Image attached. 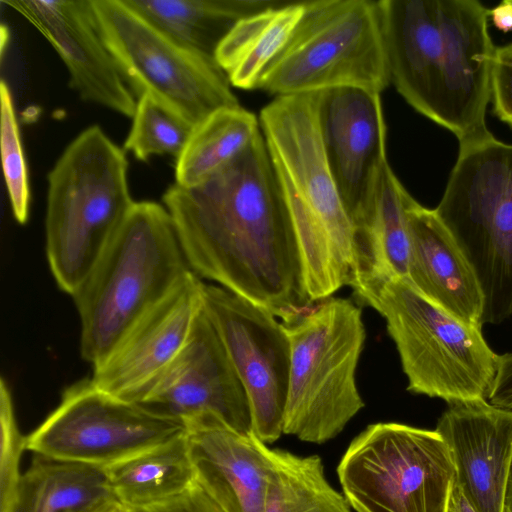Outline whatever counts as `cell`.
Segmentation results:
<instances>
[{
	"mask_svg": "<svg viewBox=\"0 0 512 512\" xmlns=\"http://www.w3.org/2000/svg\"><path fill=\"white\" fill-rule=\"evenodd\" d=\"M0 32H1L0 48H1V56H2L3 55V51L5 49V43L8 40L7 28L4 25H1Z\"/></svg>",
	"mask_w": 512,
	"mask_h": 512,
	"instance_id": "obj_38",
	"label": "cell"
},
{
	"mask_svg": "<svg viewBox=\"0 0 512 512\" xmlns=\"http://www.w3.org/2000/svg\"><path fill=\"white\" fill-rule=\"evenodd\" d=\"M488 402L496 407L512 410V352L499 355L497 373Z\"/></svg>",
	"mask_w": 512,
	"mask_h": 512,
	"instance_id": "obj_33",
	"label": "cell"
},
{
	"mask_svg": "<svg viewBox=\"0 0 512 512\" xmlns=\"http://www.w3.org/2000/svg\"><path fill=\"white\" fill-rule=\"evenodd\" d=\"M190 269L290 324L312 305L302 257L260 132L231 164L162 196Z\"/></svg>",
	"mask_w": 512,
	"mask_h": 512,
	"instance_id": "obj_1",
	"label": "cell"
},
{
	"mask_svg": "<svg viewBox=\"0 0 512 512\" xmlns=\"http://www.w3.org/2000/svg\"><path fill=\"white\" fill-rule=\"evenodd\" d=\"M104 470L115 497L128 508L146 507L173 498L196 482L186 430Z\"/></svg>",
	"mask_w": 512,
	"mask_h": 512,
	"instance_id": "obj_24",
	"label": "cell"
},
{
	"mask_svg": "<svg viewBox=\"0 0 512 512\" xmlns=\"http://www.w3.org/2000/svg\"><path fill=\"white\" fill-rule=\"evenodd\" d=\"M306 1L280 5L240 19L219 44L215 60L231 86L259 87L269 66L288 44L305 11Z\"/></svg>",
	"mask_w": 512,
	"mask_h": 512,
	"instance_id": "obj_22",
	"label": "cell"
},
{
	"mask_svg": "<svg viewBox=\"0 0 512 512\" xmlns=\"http://www.w3.org/2000/svg\"><path fill=\"white\" fill-rule=\"evenodd\" d=\"M114 501L102 467L36 455L22 476L21 512H92Z\"/></svg>",
	"mask_w": 512,
	"mask_h": 512,
	"instance_id": "obj_25",
	"label": "cell"
},
{
	"mask_svg": "<svg viewBox=\"0 0 512 512\" xmlns=\"http://www.w3.org/2000/svg\"><path fill=\"white\" fill-rule=\"evenodd\" d=\"M503 512H512V465H511L507 488H506V493H505Z\"/></svg>",
	"mask_w": 512,
	"mask_h": 512,
	"instance_id": "obj_37",
	"label": "cell"
},
{
	"mask_svg": "<svg viewBox=\"0 0 512 512\" xmlns=\"http://www.w3.org/2000/svg\"><path fill=\"white\" fill-rule=\"evenodd\" d=\"M320 129L329 168L351 219L367 202L388 161L381 94L355 87L324 91Z\"/></svg>",
	"mask_w": 512,
	"mask_h": 512,
	"instance_id": "obj_17",
	"label": "cell"
},
{
	"mask_svg": "<svg viewBox=\"0 0 512 512\" xmlns=\"http://www.w3.org/2000/svg\"><path fill=\"white\" fill-rule=\"evenodd\" d=\"M261 132L259 119L241 105L220 108L196 124L175 162V184L203 183L237 159Z\"/></svg>",
	"mask_w": 512,
	"mask_h": 512,
	"instance_id": "obj_26",
	"label": "cell"
},
{
	"mask_svg": "<svg viewBox=\"0 0 512 512\" xmlns=\"http://www.w3.org/2000/svg\"><path fill=\"white\" fill-rule=\"evenodd\" d=\"M284 327L291 364L283 433L321 444L364 407L355 377L366 336L361 310L328 298Z\"/></svg>",
	"mask_w": 512,
	"mask_h": 512,
	"instance_id": "obj_8",
	"label": "cell"
},
{
	"mask_svg": "<svg viewBox=\"0 0 512 512\" xmlns=\"http://www.w3.org/2000/svg\"><path fill=\"white\" fill-rule=\"evenodd\" d=\"M405 192L387 161L367 202L350 219L354 253L352 282L368 277L408 278L410 239Z\"/></svg>",
	"mask_w": 512,
	"mask_h": 512,
	"instance_id": "obj_21",
	"label": "cell"
},
{
	"mask_svg": "<svg viewBox=\"0 0 512 512\" xmlns=\"http://www.w3.org/2000/svg\"><path fill=\"white\" fill-rule=\"evenodd\" d=\"M185 430L182 420L116 397L90 378L64 390L57 408L26 437V449L52 460L105 468Z\"/></svg>",
	"mask_w": 512,
	"mask_h": 512,
	"instance_id": "obj_12",
	"label": "cell"
},
{
	"mask_svg": "<svg viewBox=\"0 0 512 512\" xmlns=\"http://www.w3.org/2000/svg\"><path fill=\"white\" fill-rule=\"evenodd\" d=\"M193 126L150 94L137 98L124 151L140 161L154 155L177 158L185 147Z\"/></svg>",
	"mask_w": 512,
	"mask_h": 512,
	"instance_id": "obj_28",
	"label": "cell"
},
{
	"mask_svg": "<svg viewBox=\"0 0 512 512\" xmlns=\"http://www.w3.org/2000/svg\"><path fill=\"white\" fill-rule=\"evenodd\" d=\"M472 265L484 295L482 324L512 315V144L492 133L459 143L434 209Z\"/></svg>",
	"mask_w": 512,
	"mask_h": 512,
	"instance_id": "obj_7",
	"label": "cell"
},
{
	"mask_svg": "<svg viewBox=\"0 0 512 512\" xmlns=\"http://www.w3.org/2000/svg\"><path fill=\"white\" fill-rule=\"evenodd\" d=\"M48 40L84 101L132 118L137 98L95 27L89 0H6Z\"/></svg>",
	"mask_w": 512,
	"mask_h": 512,
	"instance_id": "obj_16",
	"label": "cell"
},
{
	"mask_svg": "<svg viewBox=\"0 0 512 512\" xmlns=\"http://www.w3.org/2000/svg\"><path fill=\"white\" fill-rule=\"evenodd\" d=\"M204 286L188 271L93 367V382L116 397L140 403L188 341L203 309Z\"/></svg>",
	"mask_w": 512,
	"mask_h": 512,
	"instance_id": "obj_14",
	"label": "cell"
},
{
	"mask_svg": "<svg viewBox=\"0 0 512 512\" xmlns=\"http://www.w3.org/2000/svg\"><path fill=\"white\" fill-rule=\"evenodd\" d=\"M0 100V145L4 180L12 214L19 224H25L29 216L31 199L28 170L13 97L3 79L0 83Z\"/></svg>",
	"mask_w": 512,
	"mask_h": 512,
	"instance_id": "obj_29",
	"label": "cell"
},
{
	"mask_svg": "<svg viewBox=\"0 0 512 512\" xmlns=\"http://www.w3.org/2000/svg\"><path fill=\"white\" fill-rule=\"evenodd\" d=\"M494 114L512 128V43L495 49L491 69Z\"/></svg>",
	"mask_w": 512,
	"mask_h": 512,
	"instance_id": "obj_31",
	"label": "cell"
},
{
	"mask_svg": "<svg viewBox=\"0 0 512 512\" xmlns=\"http://www.w3.org/2000/svg\"><path fill=\"white\" fill-rule=\"evenodd\" d=\"M169 212L135 202L73 297L81 357L102 362L131 326L190 271Z\"/></svg>",
	"mask_w": 512,
	"mask_h": 512,
	"instance_id": "obj_4",
	"label": "cell"
},
{
	"mask_svg": "<svg viewBox=\"0 0 512 512\" xmlns=\"http://www.w3.org/2000/svg\"><path fill=\"white\" fill-rule=\"evenodd\" d=\"M92 18L136 98L147 93L193 127L214 111L239 106L214 58L176 41L125 0H89Z\"/></svg>",
	"mask_w": 512,
	"mask_h": 512,
	"instance_id": "obj_10",
	"label": "cell"
},
{
	"mask_svg": "<svg viewBox=\"0 0 512 512\" xmlns=\"http://www.w3.org/2000/svg\"><path fill=\"white\" fill-rule=\"evenodd\" d=\"M446 512H476L456 483L452 488Z\"/></svg>",
	"mask_w": 512,
	"mask_h": 512,
	"instance_id": "obj_35",
	"label": "cell"
},
{
	"mask_svg": "<svg viewBox=\"0 0 512 512\" xmlns=\"http://www.w3.org/2000/svg\"><path fill=\"white\" fill-rule=\"evenodd\" d=\"M167 35L215 59L216 50L242 18L284 1L257 0H125Z\"/></svg>",
	"mask_w": 512,
	"mask_h": 512,
	"instance_id": "obj_23",
	"label": "cell"
},
{
	"mask_svg": "<svg viewBox=\"0 0 512 512\" xmlns=\"http://www.w3.org/2000/svg\"><path fill=\"white\" fill-rule=\"evenodd\" d=\"M455 466V483L476 512H503L512 465V410L477 399L448 404L436 429Z\"/></svg>",
	"mask_w": 512,
	"mask_h": 512,
	"instance_id": "obj_18",
	"label": "cell"
},
{
	"mask_svg": "<svg viewBox=\"0 0 512 512\" xmlns=\"http://www.w3.org/2000/svg\"><path fill=\"white\" fill-rule=\"evenodd\" d=\"M490 17L499 30L503 32L512 30V0L502 1L491 9Z\"/></svg>",
	"mask_w": 512,
	"mask_h": 512,
	"instance_id": "obj_34",
	"label": "cell"
},
{
	"mask_svg": "<svg viewBox=\"0 0 512 512\" xmlns=\"http://www.w3.org/2000/svg\"><path fill=\"white\" fill-rule=\"evenodd\" d=\"M26 437L20 432L11 391L0 381V512H16L20 501V460Z\"/></svg>",
	"mask_w": 512,
	"mask_h": 512,
	"instance_id": "obj_30",
	"label": "cell"
},
{
	"mask_svg": "<svg viewBox=\"0 0 512 512\" xmlns=\"http://www.w3.org/2000/svg\"><path fill=\"white\" fill-rule=\"evenodd\" d=\"M350 286L359 302L386 320L409 392L448 404L488 400L499 355L486 342L482 327L441 308L407 278L368 277Z\"/></svg>",
	"mask_w": 512,
	"mask_h": 512,
	"instance_id": "obj_6",
	"label": "cell"
},
{
	"mask_svg": "<svg viewBox=\"0 0 512 512\" xmlns=\"http://www.w3.org/2000/svg\"><path fill=\"white\" fill-rule=\"evenodd\" d=\"M132 512H226L196 481L183 493Z\"/></svg>",
	"mask_w": 512,
	"mask_h": 512,
	"instance_id": "obj_32",
	"label": "cell"
},
{
	"mask_svg": "<svg viewBox=\"0 0 512 512\" xmlns=\"http://www.w3.org/2000/svg\"><path fill=\"white\" fill-rule=\"evenodd\" d=\"M270 457L263 512H351L345 496L328 483L319 456L270 449Z\"/></svg>",
	"mask_w": 512,
	"mask_h": 512,
	"instance_id": "obj_27",
	"label": "cell"
},
{
	"mask_svg": "<svg viewBox=\"0 0 512 512\" xmlns=\"http://www.w3.org/2000/svg\"><path fill=\"white\" fill-rule=\"evenodd\" d=\"M92 512H132L130 508L126 507L119 501H114Z\"/></svg>",
	"mask_w": 512,
	"mask_h": 512,
	"instance_id": "obj_36",
	"label": "cell"
},
{
	"mask_svg": "<svg viewBox=\"0 0 512 512\" xmlns=\"http://www.w3.org/2000/svg\"><path fill=\"white\" fill-rule=\"evenodd\" d=\"M16 512H21V510H20L19 506H18V508H17Z\"/></svg>",
	"mask_w": 512,
	"mask_h": 512,
	"instance_id": "obj_39",
	"label": "cell"
},
{
	"mask_svg": "<svg viewBox=\"0 0 512 512\" xmlns=\"http://www.w3.org/2000/svg\"><path fill=\"white\" fill-rule=\"evenodd\" d=\"M183 422L196 481L226 512H263L270 448L213 413Z\"/></svg>",
	"mask_w": 512,
	"mask_h": 512,
	"instance_id": "obj_19",
	"label": "cell"
},
{
	"mask_svg": "<svg viewBox=\"0 0 512 512\" xmlns=\"http://www.w3.org/2000/svg\"><path fill=\"white\" fill-rule=\"evenodd\" d=\"M134 203L124 149L99 125L85 128L47 175L46 256L62 291L75 293Z\"/></svg>",
	"mask_w": 512,
	"mask_h": 512,
	"instance_id": "obj_5",
	"label": "cell"
},
{
	"mask_svg": "<svg viewBox=\"0 0 512 512\" xmlns=\"http://www.w3.org/2000/svg\"><path fill=\"white\" fill-rule=\"evenodd\" d=\"M203 311L218 332L246 391L252 433L263 443L283 433L291 346L268 310L223 287L206 285Z\"/></svg>",
	"mask_w": 512,
	"mask_h": 512,
	"instance_id": "obj_13",
	"label": "cell"
},
{
	"mask_svg": "<svg viewBox=\"0 0 512 512\" xmlns=\"http://www.w3.org/2000/svg\"><path fill=\"white\" fill-rule=\"evenodd\" d=\"M410 254L408 280L428 299L466 323L482 327L484 295L477 275L434 209L406 190Z\"/></svg>",
	"mask_w": 512,
	"mask_h": 512,
	"instance_id": "obj_20",
	"label": "cell"
},
{
	"mask_svg": "<svg viewBox=\"0 0 512 512\" xmlns=\"http://www.w3.org/2000/svg\"><path fill=\"white\" fill-rule=\"evenodd\" d=\"M139 404L182 421L213 413L241 433L252 432L246 391L203 309L181 352Z\"/></svg>",
	"mask_w": 512,
	"mask_h": 512,
	"instance_id": "obj_15",
	"label": "cell"
},
{
	"mask_svg": "<svg viewBox=\"0 0 512 512\" xmlns=\"http://www.w3.org/2000/svg\"><path fill=\"white\" fill-rule=\"evenodd\" d=\"M390 82L417 112L459 143L491 133L496 47L491 9L477 0H379Z\"/></svg>",
	"mask_w": 512,
	"mask_h": 512,
	"instance_id": "obj_2",
	"label": "cell"
},
{
	"mask_svg": "<svg viewBox=\"0 0 512 512\" xmlns=\"http://www.w3.org/2000/svg\"><path fill=\"white\" fill-rule=\"evenodd\" d=\"M379 0L306 1L288 44L259 89L277 96L390 84Z\"/></svg>",
	"mask_w": 512,
	"mask_h": 512,
	"instance_id": "obj_9",
	"label": "cell"
},
{
	"mask_svg": "<svg viewBox=\"0 0 512 512\" xmlns=\"http://www.w3.org/2000/svg\"><path fill=\"white\" fill-rule=\"evenodd\" d=\"M323 92L277 96L259 116L312 302L350 286L354 277L352 223L321 137Z\"/></svg>",
	"mask_w": 512,
	"mask_h": 512,
	"instance_id": "obj_3",
	"label": "cell"
},
{
	"mask_svg": "<svg viewBox=\"0 0 512 512\" xmlns=\"http://www.w3.org/2000/svg\"><path fill=\"white\" fill-rule=\"evenodd\" d=\"M337 474L356 512H446L455 483L441 435L395 422L371 424L356 436Z\"/></svg>",
	"mask_w": 512,
	"mask_h": 512,
	"instance_id": "obj_11",
	"label": "cell"
}]
</instances>
